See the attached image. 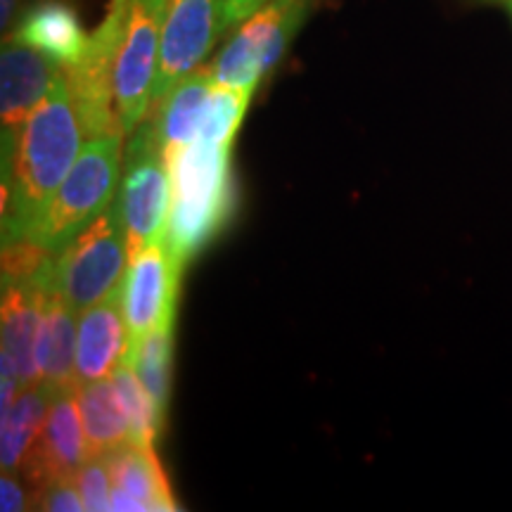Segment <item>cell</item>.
<instances>
[{
    "instance_id": "1",
    "label": "cell",
    "mask_w": 512,
    "mask_h": 512,
    "mask_svg": "<svg viewBox=\"0 0 512 512\" xmlns=\"http://www.w3.org/2000/svg\"><path fill=\"white\" fill-rule=\"evenodd\" d=\"M67 69L19 133H3V245L29 240L86 145Z\"/></svg>"
},
{
    "instance_id": "2",
    "label": "cell",
    "mask_w": 512,
    "mask_h": 512,
    "mask_svg": "<svg viewBox=\"0 0 512 512\" xmlns=\"http://www.w3.org/2000/svg\"><path fill=\"white\" fill-rule=\"evenodd\" d=\"M230 150L233 143L195 136L169 157L174 200L164 245L178 264L195 259L235 216L238 188Z\"/></svg>"
},
{
    "instance_id": "3",
    "label": "cell",
    "mask_w": 512,
    "mask_h": 512,
    "mask_svg": "<svg viewBox=\"0 0 512 512\" xmlns=\"http://www.w3.org/2000/svg\"><path fill=\"white\" fill-rule=\"evenodd\" d=\"M124 133L112 131L88 138L29 240L60 252L88 223L117 200L124 166Z\"/></svg>"
},
{
    "instance_id": "4",
    "label": "cell",
    "mask_w": 512,
    "mask_h": 512,
    "mask_svg": "<svg viewBox=\"0 0 512 512\" xmlns=\"http://www.w3.org/2000/svg\"><path fill=\"white\" fill-rule=\"evenodd\" d=\"M171 200L174 185L169 159L159 143L155 124L145 117L126 140L124 176L117 195L131 259L166 240Z\"/></svg>"
},
{
    "instance_id": "5",
    "label": "cell",
    "mask_w": 512,
    "mask_h": 512,
    "mask_svg": "<svg viewBox=\"0 0 512 512\" xmlns=\"http://www.w3.org/2000/svg\"><path fill=\"white\" fill-rule=\"evenodd\" d=\"M131 264L124 219L114 200L98 219L69 240L55 256L53 287L76 311L105 302L119 292Z\"/></svg>"
},
{
    "instance_id": "6",
    "label": "cell",
    "mask_w": 512,
    "mask_h": 512,
    "mask_svg": "<svg viewBox=\"0 0 512 512\" xmlns=\"http://www.w3.org/2000/svg\"><path fill=\"white\" fill-rule=\"evenodd\" d=\"M316 0H273L242 22L211 64L221 86L256 91L264 76L283 60L287 46L302 29Z\"/></svg>"
},
{
    "instance_id": "7",
    "label": "cell",
    "mask_w": 512,
    "mask_h": 512,
    "mask_svg": "<svg viewBox=\"0 0 512 512\" xmlns=\"http://www.w3.org/2000/svg\"><path fill=\"white\" fill-rule=\"evenodd\" d=\"M169 0H131L114 74V105L124 136L147 117L155 95L159 43Z\"/></svg>"
},
{
    "instance_id": "8",
    "label": "cell",
    "mask_w": 512,
    "mask_h": 512,
    "mask_svg": "<svg viewBox=\"0 0 512 512\" xmlns=\"http://www.w3.org/2000/svg\"><path fill=\"white\" fill-rule=\"evenodd\" d=\"M128 3L131 0L107 3L105 17L88 36L86 53L74 67H67V79L86 138L121 131L117 105H114V74H117V57L126 29Z\"/></svg>"
},
{
    "instance_id": "9",
    "label": "cell",
    "mask_w": 512,
    "mask_h": 512,
    "mask_svg": "<svg viewBox=\"0 0 512 512\" xmlns=\"http://www.w3.org/2000/svg\"><path fill=\"white\" fill-rule=\"evenodd\" d=\"M183 264H178L169 247H147L133 256L121 280V309H124L131 351L152 330L176 323L178 285H181Z\"/></svg>"
},
{
    "instance_id": "10",
    "label": "cell",
    "mask_w": 512,
    "mask_h": 512,
    "mask_svg": "<svg viewBox=\"0 0 512 512\" xmlns=\"http://www.w3.org/2000/svg\"><path fill=\"white\" fill-rule=\"evenodd\" d=\"M76 387L55 389L43 430L17 470L34 494L57 479H74L88 458Z\"/></svg>"
},
{
    "instance_id": "11",
    "label": "cell",
    "mask_w": 512,
    "mask_h": 512,
    "mask_svg": "<svg viewBox=\"0 0 512 512\" xmlns=\"http://www.w3.org/2000/svg\"><path fill=\"white\" fill-rule=\"evenodd\" d=\"M219 36L216 0H169L166 8L152 105L174 91L178 81L195 72Z\"/></svg>"
},
{
    "instance_id": "12",
    "label": "cell",
    "mask_w": 512,
    "mask_h": 512,
    "mask_svg": "<svg viewBox=\"0 0 512 512\" xmlns=\"http://www.w3.org/2000/svg\"><path fill=\"white\" fill-rule=\"evenodd\" d=\"M60 67L41 50L5 38L0 50V121L3 133H19L31 112L41 105L55 81L60 79Z\"/></svg>"
},
{
    "instance_id": "13",
    "label": "cell",
    "mask_w": 512,
    "mask_h": 512,
    "mask_svg": "<svg viewBox=\"0 0 512 512\" xmlns=\"http://www.w3.org/2000/svg\"><path fill=\"white\" fill-rule=\"evenodd\" d=\"M128 356H131V332L121 309V292H114L105 302L79 311L76 384L112 377L114 370L128 361Z\"/></svg>"
},
{
    "instance_id": "14",
    "label": "cell",
    "mask_w": 512,
    "mask_h": 512,
    "mask_svg": "<svg viewBox=\"0 0 512 512\" xmlns=\"http://www.w3.org/2000/svg\"><path fill=\"white\" fill-rule=\"evenodd\" d=\"M112 472V510L119 512H174L178 503L159 463L155 446L136 441L107 453Z\"/></svg>"
},
{
    "instance_id": "15",
    "label": "cell",
    "mask_w": 512,
    "mask_h": 512,
    "mask_svg": "<svg viewBox=\"0 0 512 512\" xmlns=\"http://www.w3.org/2000/svg\"><path fill=\"white\" fill-rule=\"evenodd\" d=\"M50 287V285H48ZM46 287L34 283L3 285V354L0 370L22 384V389L41 384L36 363V337L41 328Z\"/></svg>"
},
{
    "instance_id": "16",
    "label": "cell",
    "mask_w": 512,
    "mask_h": 512,
    "mask_svg": "<svg viewBox=\"0 0 512 512\" xmlns=\"http://www.w3.org/2000/svg\"><path fill=\"white\" fill-rule=\"evenodd\" d=\"M76 337H79V311L67 304L57 287H46L41 328L36 337V363L41 382L50 389L76 384Z\"/></svg>"
},
{
    "instance_id": "17",
    "label": "cell",
    "mask_w": 512,
    "mask_h": 512,
    "mask_svg": "<svg viewBox=\"0 0 512 512\" xmlns=\"http://www.w3.org/2000/svg\"><path fill=\"white\" fill-rule=\"evenodd\" d=\"M88 36L91 34H86V29L81 27L72 5L60 3V0H41L31 5L19 19L17 29L12 31V38L41 50L64 69L74 67L81 60V55L86 53Z\"/></svg>"
},
{
    "instance_id": "18",
    "label": "cell",
    "mask_w": 512,
    "mask_h": 512,
    "mask_svg": "<svg viewBox=\"0 0 512 512\" xmlns=\"http://www.w3.org/2000/svg\"><path fill=\"white\" fill-rule=\"evenodd\" d=\"M214 86L216 81L211 67L195 69L183 81H178L174 91L166 95L162 102L150 107L147 117L157 128V138L162 143L166 159L174 157L181 147L197 136Z\"/></svg>"
},
{
    "instance_id": "19",
    "label": "cell",
    "mask_w": 512,
    "mask_h": 512,
    "mask_svg": "<svg viewBox=\"0 0 512 512\" xmlns=\"http://www.w3.org/2000/svg\"><path fill=\"white\" fill-rule=\"evenodd\" d=\"M76 403H79L88 456H107L131 441L124 401L112 377L79 384Z\"/></svg>"
},
{
    "instance_id": "20",
    "label": "cell",
    "mask_w": 512,
    "mask_h": 512,
    "mask_svg": "<svg viewBox=\"0 0 512 512\" xmlns=\"http://www.w3.org/2000/svg\"><path fill=\"white\" fill-rule=\"evenodd\" d=\"M53 392L48 384L22 389L17 401L8 411H3V430H0V465L3 472H17L22 460L27 458L31 446L36 444L38 434L46 422Z\"/></svg>"
},
{
    "instance_id": "21",
    "label": "cell",
    "mask_w": 512,
    "mask_h": 512,
    "mask_svg": "<svg viewBox=\"0 0 512 512\" xmlns=\"http://www.w3.org/2000/svg\"><path fill=\"white\" fill-rule=\"evenodd\" d=\"M171 361H174V323L152 330L131 351L128 363H133L143 387L150 392L159 415L166 420L171 399Z\"/></svg>"
},
{
    "instance_id": "22",
    "label": "cell",
    "mask_w": 512,
    "mask_h": 512,
    "mask_svg": "<svg viewBox=\"0 0 512 512\" xmlns=\"http://www.w3.org/2000/svg\"><path fill=\"white\" fill-rule=\"evenodd\" d=\"M112 380L117 384L121 401H124L128 425H131V441L143 446H155L159 432L164 430V420L162 415H159L150 392H147L143 382H140L133 363H121V366L114 370Z\"/></svg>"
},
{
    "instance_id": "23",
    "label": "cell",
    "mask_w": 512,
    "mask_h": 512,
    "mask_svg": "<svg viewBox=\"0 0 512 512\" xmlns=\"http://www.w3.org/2000/svg\"><path fill=\"white\" fill-rule=\"evenodd\" d=\"M74 479L86 510H112V472L107 456H88Z\"/></svg>"
},
{
    "instance_id": "24",
    "label": "cell",
    "mask_w": 512,
    "mask_h": 512,
    "mask_svg": "<svg viewBox=\"0 0 512 512\" xmlns=\"http://www.w3.org/2000/svg\"><path fill=\"white\" fill-rule=\"evenodd\" d=\"M36 510H50V512H79L86 510L83 498L79 494L76 479H57L43 486L36 494Z\"/></svg>"
},
{
    "instance_id": "25",
    "label": "cell",
    "mask_w": 512,
    "mask_h": 512,
    "mask_svg": "<svg viewBox=\"0 0 512 512\" xmlns=\"http://www.w3.org/2000/svg\"><path fill=\"white\" fill-rule=\"evenodd\" d=\"M273 0H216V22H219V34L230 29H238L242 22L266 8Z\"/></svg>"
},
{
    "instance_id": "26",
    "label": "cell",
    "mask_w": 512,
    "mask_h": 512,
    "mask_svg": "<svg viewBox=\"0 0 512 512\" xmlns=\"http://www.w3.org/2000/svg\"><path fill=\"white\" fill-rule=\"evenodd\" d=\"M36 494L27 491L24 477L19 472H3L0 477V508L5 512H22L34 510Z\"/></svg>"
},
{
    "instance_id": "27",
    "label": "cell",
    "mask_w": 512,
    "mask_h": 512,
    "mask_svg": "<svg viewBox=\"0 0 512 512\" xmlns=\"http://www.w3.org/2000/svg\"><path fill=\"white\" fill-rule=\"evenodd\" d=\"M15 5L17 0H0V27H3V31L8 29L12 12H15Z\"/></svg>"
},
{
    "instance_id": "28",
    "label": "cell",
    "mask_w": 512,
    "mask_h": 512,
    "mask_svg": "<svg viewBox=\"0 0 512 512\" xmlns=\"http://www.w3.org/2000/svg\"><path fill=\"white\" fill-rule=\"evenodd\" d=\"M505 5H508V12H510V17H512V0H503Z\"/></svg>"
}]
</instances>
